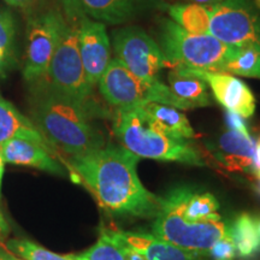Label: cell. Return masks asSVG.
Returning a JSON list of instances; mask_svg holds the SVG:
<instances>
[{
	"mask_svg": "<svg viewBox=\"0 0 260 260\" xmlns=\"http://www.w3.org/2000/svg\"><path fill=\"white\" fill-rule=\"evenodd\" d=\"M67 21L59 12H47L32 19L29 24L24 79L37 82L46 76L48 67L59 44Z\"/></svg>",
	"mask_w": 260,
	"mask_h": 260,
	"instance_id": "30bf717a",
	"label": "cell"
},
{
	"mask_svg": "<svg viewBox=\"0 0 260 260\" xmlns=\"http://www.w3.org/2000/svg\"><path fill=\"white\" fill-rule=\"evenodd\" d=\"M111 233H112V230H111ZM112 236L115 237V235H113V233H112ZM115 239H116V237H115ZM116 240H117V239H116ZM117 241H118L119 245L122 246L123 253H124V259H125V260H147V259L145 258L144 255L141 254V253L136 252L135 249L130 248L129 246H125L124 243H122L121 241H119V240H117Z\"/></svg>",
	"mask_w": 260,
	"mask_h": 260,
	"instance_id": "f1b7e54d",
	"label": "cell"
},
{
	"mask_svg": "<svg viewBox=\"0 0 260 260\" xmlns=\"http://www.w3.org/2000/svg\"><path fill=\"white\" fill-rule=\"evenodd\" d=\"M15 39V22L8 10H0V65L5 60Z\"/></svg>",
	"mask_w": 260,
	"mask_h": 260,
	"instance_id": "484cf974",
	"label": "cell"
},
{
	"mask_svg": "<svg viewBox=\"0 0 260 260\" xmlns=\"http://www.w3.org/2000/svg\"><path fill=\"white\" fill-rule=\"evenodd\" d=\"M188 188H175L161 198L160 210L152 224V235L187 251L209 255V251L220 237L230 232V223L218 213L204 220H190L183 213Z\"/></svg>",
	"mask_w": 260,
	"mask_h": 260,
	"instance_id": "277c9868",
	"label": "cell"
},
{
	"mask_svg": "<svg viewBox=\"0 0 260 260\" xmlns=\"http://www.w3.org/2000/svg\"><path fill=\"white\" fill-rule=\"evenodd\" d=\"M180 2L194 3V4H200V5H213V4H217V3L222 2V0H180Z\"/></svg>",
	"mask_w": 260,
	"mask_h": 260,
	"instance_id": "1f68e13d",
	"label": "cell"
},
{
	"mask_svg": "<svg viewBox=\"0 0 260 260\" xmlns=\"http://www.w3.org/2000/svg\"><path fill=\"white\" fill-rule=\"evenodd\" d=\"M209 255L212 260H235L236 246L232 236V230L224 235L212 246L209 251Z\"/></svg>",
	"mask_w": 260,
	"mask_h": 260,
	"instance_id": "4316f807",
	"label": "cell"
},
{
	"mask_svg": "<svg viewBox=\"0 0 260 260\" xmlns=\"http://www.w3.org/2000/svg\"><path fill=\"white\" fill-rule=\"evenodd\" d=\"M167 10L172 21L191 34H210L211 16L206 5L194 3L168 5Z\"/></svg>",
	"mask_w": 260,
	"mask_h": 260,
	"instance_id": "ffe728a7",
	"label": "cell"
},
{
	"mask_svg": "<svg viewBox=\"0 0 260 260\" xmlns=\"http://www.w3.org/2000/svg\"><path fill=\"white\" fill-rule=\"evenodd\" d=\"M116 59L142 80H157L167 67L158 42L144 29L132 25L113 31Z\"/></svg>",
	"mask_w": 260,
	"mask_h": 260,
	"instance_id": "9c48e42d",
	"label": "cell"
},
{
	"mask_svg": "<svg viewBox=\"0 0 260 260\" xmlns=\"http://www.w3.org/2000/svg\"><path fill=\"white\" fill-rule=\"evenodd\" d=\"M258 181H259L258 183L255 184V190H256V193H258V194L260 195V180H258Z\"/></svg>",
	"mask_w": 260,
	"mask_h": 260,
	"instance_id": "e575fe53",
	"label": "cell"
},
{
	"mask_svg": "<svg viewBox=\"0 0 260 260\" xmlns=\"http://www.w3.org/2000/svg\"><path fill=\"white\" fill-rule=\"evenodd\" d=\"M230 230L240 259L249 260L260 252V236L255 217L249 213L240 214L233 223H230Z\"/></svg>",
	"mask_w": 260,
	"mask_h": 260,
	"instance_id": "44dd1931",
	"label": "cell"
},
{
	"mask_svg": "<svg viewBox=\"0 0 260 260\" xmlns=\"http://www.w3.org/2000/svg\"><path fill=\"white\" fill-rule=\"evenodd\" d=\"M223 71L260 80V51L253 47L229 46Z\"/></svg>",
	"mask_w": 260,
	"mask_h": 260,
	"instance_id": "7402d4cb",
	"label": "cell"
},
{
	"mask_svg": "<svg viewBox=\"0 0 260 260\" xmlns=\"http://www.w3.org/2000/svg\"><path fill=\"white\" fill-rule=\"evenodd\" d=\"M98 86L104 99L117 109L157 103L177 110H191L160 80L140 79L117 59L110 61Z\"/></svg>",
	"mask_w": 260,
	"mask_h": 260,
	"instance_id": "8992f818",
	"label": "cell"
},
{
	"mask_svg": "<svg viewBox=\"0 0 260 260\" xmlns=\"http://www.w3.org/2000/svg\"><path fill=\"white\" fill-rule=\"evenodd\" d=\"M219 204L210 193H193L190 189L184 198L183 213L190 220H204L217 213Z\"/></svg>",
	"mask_w": 260,
	"mask_h": 260,
	"instance_id": "cb8c5ba5",
	"label": "cell"
},
{
	"mask_svg": "<svg viewBox=\"0 0 260 260\" xmlns=\"http://www.w3.org/2000/svg\"><path fill=\"white\" fill-rule=\"evenodd\" d=\"M12 139L30 140L54 153L53 146L39 132L31 119L22 115L11 103L0 96V147Z\"/></svg>",
	"mask_w": 260,
	"mask_h": 260,
	"instance_id": "e0dca14e",
	"label": "cell"
},
{
	"mask_svg": "<svg viewBox=\"0 0 260 260\" xmlns=\"http://www.w3.org/2000/svg\"><path fill=\"white\" fill-rule=\"evenodd\" d=\"M0 260H19V258L14 255V253L5 251V249L0 248Z\"/></svg>",
	"mask_w": 260,
	"mask_h": 260,
	"instance_id": "d6a6232c",
	"label": "cell"
},
{
	"mask_svg": "<svg viewBox=\"0 0 260 260\" xmlns=\"http://www.w3.org/2000/svg\"><path fill=\"white\" fill-rule=\"evenodd\" d=\"M206 6L211 16V35L228 46L260 51V9L254 0H222Z\"/></svg>",
	"mask_w": 260,
	"mask_h": 260,
	"instance_id": "ba28073f",
	"label": "cell"
},
{
	"mask_svg": "<svg viewBox=\"0 0 260 260\" xmlns=\"http://www.w3.org/2000/svg\"><path fill=\"white\" fill-rule=\"evenodd\" d=\"M113 132L122 146L139 158L205 167L200 151L188 140L176 139L161 130L142 106L118 107Z\"/></svg>",
	"mask_w": 260,
	"mask_h": 260,
	"instance_id": "3957f363",
	"label": "cell"
},
{
	"mask_svg": "<svg viewBox=\"0 0 260 260\" xmlns=\"http://www.w3.org/2000/svg\"><path fill=\"white\" fill-rule=\"evenodd\" d=\"M112 233L117 240L141 253L147 260H206L207 254L180 248L152 234L122 230H112Z\"/></svg>",
	"mask_w": 260,
	"mask_h": 260,
	"instance_id": "2e32d148",
	"label": "cell"
},
{
	"mask_svg": "<svg viewBox=\"0 0 260 260\" xmlns=\"http://www.w3.org/2000/svg\"><path fill=\"white\" fill-rule=\"evenodd\" d=\"M139 160L138 155L123 146L105 145L71 155L69 164L103 209L117 216L152 218L160 210L161 198L141 183L136 171Z\"/></svg>",
	"mask_w": 260,
	"mask_h": 260,
	"instance_id": "6da1fadb",
	"label": "cell"
},
{
	"mask_svg": "<svg viewBox=\"0 0 260 260\" xmlns=\"http://www.w3.org/2000/svg\"><path fill=\"white\" fill-rule=\"evenodd\" d=\"M188 69V68H186ZM206 82L214 98L226 112L235 113L242 118H249L255 112L254 94L247 84L235 75L224 71L188 69Z\"/></svg>",
	"mask_w": 260,
	"mask_h": 260,
	"instance_id": "7c38bea8",
	"label": "cell"
},
{
	"mask_svg": "<svg viewBox=\"0 0 260 260\" xmlns=\"http://www.w3.org/2000/svg\"><path fill=\"white\" fill-rule=\"evenodd\" d=\"M38 82L31 99V122L53 148L79 155L105 146L103 134L90 122L92 107L75 103Z\"/></svg>",
	"mask_w": 260,
	"mask_h": 260,
	"instance_id": "7a4b0ae2",
	"label": "cell"
},
{
	"mask_svg": "<svg viewBox=\"0 0 260 260\" xmlns=\"http://www.w3.org/2000/svg\"><path fill=\"white\" fill-rule=\"evenodd\" d=\"M9 233H10L9 224L6 222L4 214H3L2 211H0V242H3L4 240H6Z\"/></svg>",
	"mask_w": 260,
	"mask_h": 260,
	"instance_id": "f546056e",
	"label": "cell"
},
{
	"mask_svg": "<svg viewBox=\"0 0 260 260\" xmlns=\"http://www.w3.org/2000/svg\"><path fill=\"white\" fill-rule=\"evenodd\" d=\"M4 169H5V161L2 155V152H0V198H2V183H3V176H4Z\"/></svg>",
	"mask_w": 260,
	"mask_h": 260,
	"instance_id": "836d02e7",
	"label": "cell"
},
{
	"mask_svg": "<svg viewBox=\"0 0 260 260\" xmlns=\"http://www.w3.org/2000/svg\"><path fill=\"white\" fill-rule=\"evenodd\" d=\"M0 152L5 162L39 169L58 176L65 175L64 168L53 157V152L30 140H9L0 147Z\"/></svg>",
	"mask_w": 260,
	"mask_h": 260,
	"instance_id": "9a60e30c",
	"label": "cell"
},
{
	"mask_svg": "<svg viewBox=\"0 0 260 260\" xmlns=\"http://www.w3.org/2000/svg\"><path fill=\"white\" fill-rule=\"evenodd\" d=\"M252 175L256 180H260V136L254 140V155H253Z\"/></svg>",
	"mask_w": 260,
	"mask_h": 260,
	"instance_id": "83f0119b",
	"label": "cell"
},
{
	"mask_svg": "<svg viewBox=\"0 0 260 260\" xmlns=\"http://www.w3.org/2000/svg\"><path fill=\"white\" fill-rule=\"evenodd\" d=\"M9 5L16 6V8H28L30 6L34 0H5Z\"/></svg>",
	"mask_w": 260,
	"mask_h": 260,
	"instance_id": "4dcf8cb0",
	"label": "cell"
},
{
	"mask_svg": "<svg viewBox=\"0 0 260 260\" xmlns=\"http://www.w3.org/2000/svg\"><path fill=\"white\" fill-rule=\"evenodd\" d=\"M254 4L256 5V8L260 9V0H254Z\"/></svg>",
	"mask_w": 260,
	"mask_h": 260,
	"instance_id": "8d00e7d4",
	"label": "cell"
},
{
	"mask_svg": "<svg viewBox=\"0 0 260 260\" xmlns=\"http://www.w3.org/2000/svg\"><path fill=\"white\" fill-rule=\"evenodd\" d=\"M141 106L152 121L170 136L182 140H190L197 136L186 115L180 110L157 103H147Z\"/></svg>",
	"mask_w": 260,
	"mask_h": 260,
	"instance_id": "d6986e66",
	"label": "cell"
},
{
	"mask_svg": "<svg viewBox=\"0 0 260 260\" xmlns=\"http://www.w3.org/2000/svg\"><path fill=\"white\" fill-rule=\"evenodd\" d=\"M65 23L60 41L48 67L44 82L51 90L81 105L90 106L93 87L84 73L79 48V22ZM38 82V81H37Z\"/></svg>",
	"mask_w": 260,
	"mask_h": 260,
	"instance_id": "52a82bcc",
	"label": "cell"
},
{
	"mask_svg": "<svg viewBox=\"0 0 260 260\" xmlns=\"http://www.w3.org/2000/svg\"><path fill=\"white\" fill-rule=\"evenodd\" d=\"M158 45L168 65L211 71H223L229 46L211 34H191L170 18L158 27Z\"/></svg>",
	"mask_w": 260,
	"mask_h": 260,
	"instance_id": "5b68a950",
	"label": "cell"
},
{
	"mask_svg": "<svg viewBox=\"0 0 260 260\" xmlns=\"http://www.w3.org/2000/svg\"><path fill=\"white\" fill-rule=\"evenodd\" d=\"M74 260H125L122 246L110 229L100 230L98 241L81 254H71Z\"/></svg>",
	"mask_w": 260,
	"mask_h": 260,
	"instance_id": "603a6c76",
	"label": "cell"
},
{
	"mask_svg": "<svg viewBox=\"0 0 260 260\" xmlns=\"http://www.w3.org/2000/svg\"><path fill=\"white\" fill-rule=\"evenodd\" d=\"M79 48L84 73L92 87L111 61V47L105 24L82 17L79 21Z\"/></svg>",
	"mask_w": 260,
	"mask_h": 260,
	"instance_id": "4fadbf2b",
	"label": "cell"
},
{
	"mask_svg": "<svg viewBox=\"0 0 260 260\" xmlns=\"http://www.w3.org/2000/svg\"><path fill=\"white\" fill-rule=\"evenodd\" d=\"M256 228H258V233H259V236H260V217H259V218H256Z\"/></svg>",
	"mask_w": 260,
	"mask_h": 260,
	"instance_id": "d590c367",
	"label": "cell"
},
{
	"mask_svg": "<svg viewBox=\"0 0 260 260\" xmlns=\"http://www.w3.org/2000/svg\"><path fill=\"white\" fill-rule=\"evenodd\" d=\"M6 247L24 260H74L71 255H59L27 240H10Z\"/></svg>",
	"mask_w": 260,
	"mask_h": 260,
	"instance_id": "d4e9b609",
	"label": "cell"
},
{
	"mask_svg": "<svg viewBox=\"0 0 260 260\" xmlns=\"http://www.w3.org/2000/svg\"><path fill=\"white\" fill-rule=\"evenodd\" d=\"M169 88L190 109L211 105L207 84L186 68H174L168 74Z\"/></svg>",
	"mask_w": 260,
	"mask_h": 260,
	"instance_id": "ac0fdd59",
	"label": "cell"
},
{
	"mask_svg": "<svg viewBox=\"0 0 260 260\" xmlns=\"http://www.w3.org/2000/svg\"><path fill=\"white\" fill-rule=\"evenodd\" d=\"M212 153L226 170L252 174L254 140L248 130L229 128L212 146Z\"/></svg>",
	"mask_w": 260,
	"mask_h": 260,
	"instance_id": "5bb4252c",
	"label": "cell"
},
{
	"mask_svg": "<svg viewBox=\"0 0 260 260\" xmlns=\"http://www.w3.org/2000/svg\"><path fill=\"white\" fill-rule=\"evenodd\" d=\"M68 18L87 17L104 24H123L151 9L165 8L161 0H63Z\"/></svg>",
	"mask_w": 260,
	"mask_h": 260,
	"instance_id": "8fae6325",
	"label": "cell"
}]
</instances>
